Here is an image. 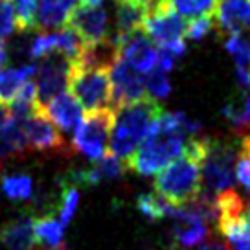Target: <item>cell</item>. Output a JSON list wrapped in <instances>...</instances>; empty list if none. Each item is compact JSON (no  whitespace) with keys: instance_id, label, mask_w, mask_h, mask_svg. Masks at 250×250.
I'll use <instances>...</instances> for the list:
<instances>
[{"instance_id":"13","label":"cell","mask_w":250,"mask_h":250,"mask_svg":"<svg viewBox=\"0 0 250 250\" xmlns=\"http://www.w3.org/2000/svg\"><path fill=\"white\" fill-rule=\"evenodd\" d=\"M110 39L116 44L118 55L138 74L146 76L156 66V62H158V48L142 31H134V33L125 35V37L112 35Z\"/></svg>"},{"instance_id":"26","label":"cell","mask_w":250,"mask_h":250,"mask_svg":"<svg viewBox=\"0 0 250 250\" xmlns=\"http://www.w3.org/2000/svg\"><path fill=\"white\" fill-rule=\"evenodd\" d=\"M175 11L182 19H201V17H211L217 8V0H169Z\"/></svg>"},{"instance_id":"11","label":"cell","mask_w":250,"mask_h":250,"mask_svg":"<svg viewBox=\"0 0 250 250\" xmlns=\"http://www.w3.org/2000/svg\"><path fill=\"white\" fill-rule=\"evenodd\" d=\"M21 125L28 149L39 151L42 155H66V142L41 109Z\"/></svg>"},{"instance_id":"15","label":"cell","mask_w":250,"mask_h":250,"mask_svg":"<svg viewBox=\"0 0 250 250\" xmlns=\"http://www.w3.org/2000/svg\"><path fill=\"white\" fill-rule=\"evenodd\" d=\"M156 0H114L116 8V37H125L140 31L142 22Z\"/></svg>"},{"instance_id":"28","label":"cell","mask_w":250,"mask_h":250,"mask_svg":"<svg viewBox=\"0 0 250 250\" xmlns=\"http://www.w3.org/2000/svg\"><path fill=\"white\" fill-rule=\"evenodd\" d=\"M37 0H13L15 22L21 31L37 30Z\"/></svg>"},{"instance_id":"14","label":"cell","mask_w":250,"mask_h":250,"mask_svg":"<svg viewBox=\"0 0 250 250\" xmlns=\"http://www.w3.org/2000/svg\"><path fill=\"white\" fill-rule=\"evenodd\" d=\"M41 112L62 133H72L83 120V109L68 90L54 96L48 103L39 107Z\"/></svg>"},{"instance_id":"33","label":"cell","mask_w":250,"mask_h":250,"mask_svg":"<svg viewBox=\"0 0 250 250\" xmlns=\"http://www.w3.org/2000/svg\"><path fill=\"white\" fill-rule=\"evenodd\" d=\"M11 110H9V105L0 102V129H4L6 125L11 122Z\"/></svg>"},{"instance_id":"8","label":"cell","mask_w":250,"mask_h":250,"mask_svg":"<svg viewBox=\"0 0 250 250\" xmlns=\"http://www.w3.org/2000/svg\"><path fill=\"white\" fill-rule=\"evenodd\" d=\"M66 28L72 30L85 46H98L109 39V13L102 6L81 4L72 9L66 21Z\"/></svg>"},{"instance_id":"16","label":"cell","mask_w":250,"mask_h":250,"mask_svg":"<svg viewBox=\"0 0 250 250\" xmlns=\"http://www.w3.org/2000/svg\"><path fill=\"white\" fill-rule=\"evenodd\" d=\"M215 11L219 28L225 33L250 31V0H221Z\"/></svg>"},{"instance_id":"3","label":"cell","mask_w":250,"mask_h":250,"mask_svg":"<svg viewBox=\"0 0 250 250\" xmlns=\"http://www.w3.org/2000/svg\"><path fill=\"white\" fill-rule=\"evenodd\" d=\"M164 110L158 100L144 98L114 110V124L110 129L109 155L125 162L147 136L151 125Z\"/></svg>"},{"instance_id":"19","label":"cell","mask_w":250,"mask_h":250,"mask_svg":"<svg viewBox=\"0 0 250 250\" xmlns=\"http://www.w3.org/2000/svg\"><path fill=\"white\" fill-rule=\"evenodd\" d=\"M223 116L235 131L245 133L250 129V86H239L223 105Z\"/></svg>"},{"instance_id":"17","label":"cell","mask_w":250,"mask_h":250,"mask_svg":"<svg viewBox=\"0 0 250 250\" xmlns=\"http://www.w3.org/2000/svg\"><path fill=\"white\" fill-rule=\"evenodd\" d=\"M0 245L6 250H31L35 247L33 217L24 213L0 227Z\"/></svg>"},{"instance_id":"10","label":"cell","mask_w":250,"mask_h":250,"mask_svg":"<svg viewBox=\"0 0 250 250\" xmlns=\"http://www.w3.org/2000/svg\"><path fill=\"white\" fill-rule=\"evenodd\" d=\"M109 76L110 86H112V110L129 103L140 102L149 96L146 90L144 76L131 68L120 55H116L114 61L110 62Z\"/></svg>"},{"instance_id":"31","label":"cell","mask_w":250,"mask_h":250,"mask_svg":"<svg viewBox=\"0 0 250 250\" xmlns=\"http://www.w3.org/2000/svg\"><path fill=\"white\" fill-rule=\"evenodd\" d=\"M17 30L13 0H0V39H8Z\"/></svg>"},{"instance_id":"12","label":"cell","mask_w":250,"mask_h":250,"mask_svg":"<svg viewBox=\"0 0 250 250\" xmlns=\"http://www.w3.org/2000/svg\"><path fill=\"white\" fill-rule=\"evenodd\" d=\"M70 59H66L61 54H50L42 57L41 64L35 68V88H37V103L42 107L54 96L64 92L66 88V79L70 70Z\"/></svg>"},{"instance_id":"27","label":"cell","mask_w":250,"mask_h":250,"mask_svg":"<svg viewBox=\"0 0 250 250\" xmlns=\"http://www.w3.org/2000/svg\"><path fill=\"white\" fill-rule=\"evenodd\" d=\"M136 208L149 221H158V219H167L169 210H171V204H167L164 199H160L156 193H142L136 199Z\"/></svg>"},{"instance_id":"34","label":"cell","mask_w":250,"mask_h":250,"mask_svg":"<svg viewBox=\"0 0 250 250\" xmlns=\"http://www.w3.org/2000/svg\"><path fill=\"white\" fill-rule=\"evenodd\" d=\"M8 62V50H6V42L0 39V70L6 66Z\"/></svg>"},{"instance_id":"9","label":"cell","mask_w":250,"mask_h":250,"mask_svg":"<svg viewBox=\"0 0 250 250\" xmlns=\"http://www.w3.org/2000/svg\"><path fill=\"white\" fill-rule=\"evenodd\" d=\"M167 217L173 221V235L179 249H195L208 239V221L195 203L188 206H171Z\"/></svg>"},{"instance_id":"6","label":"cell","mask_w":250,"mask_h":250,"mask_svg":"<svg viewBox=\"0 0 250 250\" xmlns=\"http://www.w3.org/2000/svg\"><path fill=\"white\" fill-rule=\"evenodd\" d=\"M114 124V110H94L83 116L81 124L74 131L72 147L85 155L88 160L98 162L109 155L110 129Z\"/></svg>"},{"instance_id":"7","label":"cell","mask_w":250,"mask_h":250,"mask_svg":"<svg viewBox=\"0 0 250 250\" xmlns=\"http://www.w3.org/2000/svg\"><path fill=\"white\" fill-rule=\"evenodd\" d=\"M186 26V21L175 11L169 0H156L144 19L140 31L160 48L177 41H184Z\"/></svg>"},{"instance_id":"25","label":"cell","mask_w":250,"mask_h":250,"mask_svg":"<svg viewBox=\"0 0 250 250\" xmlns=\"http://www.w3.org/2000/svg\"><path fill=\"white\" fill-rule=\"evenodd\" d=\"M61 191H59V208H57V219L61 221L62 227H66L76 215L79 204V189L74 186L68 177L61 179Z\"/></svg>"},{"instance_id":"22","label":"cell","mask_w":250,"mask_h":250,"mask_svg":"<svg viewBox=\"0 0 250 250\" xmlns=\"http://www.w3.org/2000/svg\"><path fill=\"white\" fill-rule=\"evenodd\" d=\"M33 235H35V243L48 247L50 250L57 249V247H62L64 227L57 219V215L46 213V215L33 221Z\"/></svg>"},{"instance_id":"38","label":"cell","mask_w":250,"mask_h":250,"mask_svg":"<svg viewBox=\"0 0 250 250\" xmlns=\"http://www.w3.org/2000/svg\"><path fill=\"white\" fill-rule=\"evenodd\" d=\"M52 250H68V249H64V247H57V249H52Z\"/></svg>"},{"instance_id":"37","label":"cell","mask_w":250,"mask_h":250,"mask_svg":"<svg viewBox=\"0 0 250 250\" xmlns=\"http://www.w3.org/2000/svg\"><path fill=\"white\" fill-rule=\"evenodd\" d=\"M245 219H247V225L250 227V208L247 210V213H245Z\"/></svg>"},{"instance_id":"39","label":"cell","mask_w":250,"mask_h":250,"mask_svg":"<svg viewBox=\"0 0 250 250\" xmlns=\"http://www.w3.org/2000/svg\"><path fill=\"white\" fill-rule=\"evenodd\" d=\"M171 250H184V249H179V247H175V249H171Z\"/></svg>"},{"instance_id":"5","label":"cell","mask_w":250,"mask_h":250,"mask_svg":"<svg viewBox=\"0 0 250 250\" xmlns=\"http://www.w3.org/2000/svg\"><path fill=\"white\" fill-rule=\"evenodd\" d=\"M66 86L68 92L78 100L81 109L86 112L112 109L109 66L76 59L70 62Z\"/></svg>"},{"instance_id":"20","label":"cell","mask_w":250,"mask_h":250,"mask_svg":"<svg viewBox=\"0 0 250 250\" xmlns=\"http://www.w3.org/2000/svg\"><path fill=\"white\" fill-rule=\"evenodd\" d=\"M78 0H41L37 9V30L64 26Z\"/></svg>"},{"instance_id":"24","label":"cell","mask_w":250,"mask_h":250,"mask_svg":"<svg viewBox=\"0 0 250 250\" xmlns=\"http://www.w3.org/2000/svg\"><path fill=\"white\" fill-rule=\"evenodd\" d=\"M0 189L11 201H17V203L30 201L33 197V180L30 175H24V173L4 175L0 180Z\"/></svg>"},{"instance_id":"36","label":"cell","mask_w":250,"mask_h":250,"mask_svg":"<svg viewBox=\"0 0 250 250\" xmlns=\"http://www.w3.org/2000/svg\"><path fill=\"white\" fill-rule=\"evenodd\" d=\"M103 2L107 0H81V4H86V6H102Z\"/></svg>"},{"instance_id":"1","label":"cell","mask_w":250,"mask_h":250,"mask_svg":"<svg viewBox=\"0 0 250 250\" xmlns=\"http://www.w3.org/2000/svg\"><path fill=\"white\" fill-rule=\"evenodd\" d=\"M201 131V124L188 118L184 112H162L151 125L147 136L125 160V167L149 177L162 171L175 158L182 155L188 144V136Z\"/></svg>"},{"instance_id":"29","label":"cell","mask_w":250,"mask_h":250,"mask_svg":"<svg viewBox=\"0 0 250 250\" xmlns=\"http://www.w3.org/2000/svg\"><path fill=\"white\" fill-rule=\"evenodd\" d=\"M144 83H146V90L151 98L155 100H164L171 92V83L167 74L162 72L160 68H153V70L144 76Z\"/></svg>"},{"instance_id":"2","label":"cell","mask_w":250,"mask_h":250,"mask_svg":"<svg viewBox=\"0 0 250 250\" xmlns=\"http://www.w3.org/2000/svg\"><path fill=\"white\" fill-rule=\"evenodd\" d=\"M201 151L203 142L189 138L182 155L158 171L155 179L156 195L171 206H188L197 201L203 191Z\"/></svg>"},{"instance_id":"18","label":"cell","mask_w":250,"mask_h":250,"mask_svg":"<svg viewBox=\"0 0 250 250\" xmlns=\"http://www.w3.org/2000/svg\"><path fill=\"white\" fill-rule=\"evenodd\" d=\"M127 169L125 167V162L118 160L116 156L107 155L105 158L98 160L92 167L88 169H81V171H74L68 175V179L74 186H96L100 182H105V180H112L122 177L124 171Z\"/></svg>"},{"instance_id":"23","label":"cell","mask_w":250,"mask_h":250,"mask_svg":"<svg viewBox=\"0 0 250 250\" xmlns=\"http://www.w3.org/2000/svg\"><path fill=\"white\" fill-rule=\"evenodd\" d=\"M26 138L22 133V125L11 118L4 129H0V167L4 164V160H8L11 156H21L26 153Z\"/></svg>"},{"instance_id":"32","label":"cell","mask_w":250,"mask_h":250,"mask_svg":"<svg viewBox=\"0 0 250 250\" xmlns=\"http://www.w3.org/2000/svg\"><path fill=\"white\" fill-rule=\"evenodd\" d=\"M211 28H213V19L211 17H201V19H195V21H191V22L188 24L184 37H188L193 42H199V41H203L210 33Z\"/></svg>"},{"instance_id":"21","label":"cell","mask_w":250,"mask_h":250,"mask_svg":"<svg viewBox=\"0 0 250 250\" xmlns=\"http://www.w3.org/2000/svg\"><path fill=\"white\" fill-rule=\"evenodd\" d=\"M35 68L37 64H24L19 68H2L0 70V102L6 105L13 102L24 83L31 81V76H35Z\"/></svg>"},{"instance_id":"35","label":"cell","mask_w":250,"mask_h":250,"mask_svg":"<svg viewBox=\"0 0 250 250\" xmlns=\"http://www.w3.org/2000/svg\"><path fill=\"white\" fill-rule=\"evenodd\" d=\"M201 250H230L227 245H223V243H217V241H211V243H206L201 247Z\"/></svg>"},{"instance_id":"4","label":"cell","mask_w":250,"mask_h":250,"mask_svg":"<svg viewBox=\"0 0 250 250\" xmlns=\"http://www.w3.org/2000/svg\"><path fill=\"white\" fill-rule=\"evenodd\" d=\"M201 179L204 197L215 199L219 193L232 189L235 182V162L239 144L215 138H201Z\"/></svg>"},{"instance_id":"30","label":"cell","mask_w":250,"mask_h":250,"mask_svg":"<svg viewBox=\"0 0 250 250\" xmlns=\"http://www.w3.org/2000/svg\"><path fill=\"white\" fill-rule=\"evenodd\" d=\"M235 179L250 193V134L243 136L235 162Z\"/></svg>"}]
</instances>
